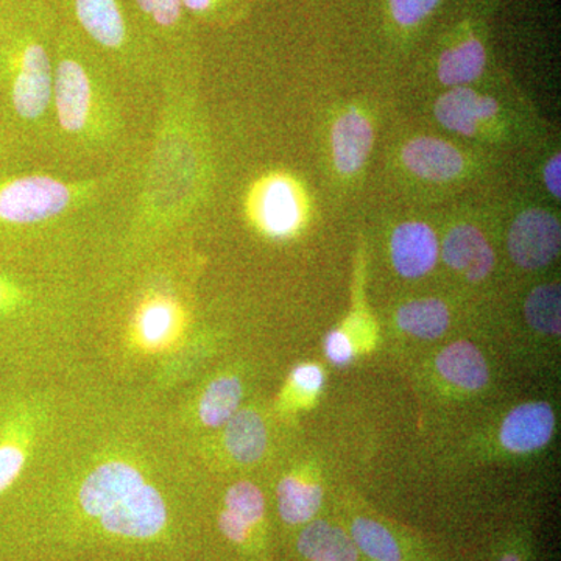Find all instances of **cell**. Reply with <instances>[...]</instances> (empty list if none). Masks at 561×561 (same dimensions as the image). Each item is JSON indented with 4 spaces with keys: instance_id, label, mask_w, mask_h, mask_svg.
Segmentation results:
<instances>
[{
    "instance_id": "obj_11",
    "label": "cell",
    "mask_w": 561,
    "mask_h": 561,
    "mask_svg": "<svg viewBox=\"0 0 561 561\" xmlns=\"http://www.w3.org/2000/svg\"><path fill=\"white\" fill-rule=\"evenodd\" d=\"M556 431V415L548 402H526L508 413L500 438L507 451L526 454L545 448Z\"/></svg>"
},
{
    "instance_id": "obj_12",
    "label": "cell",
    "mask_w": 561,
    "mask_h": 561,
    "mask_svg": "<svg viewBox=\"0 0 561 561\" xmlns=\"http://www.w3.org/2000/svg\"><path fill=\"white\" fill-rule=\"evenodd\" d=\"M390 247L394 268L404 278H421L437 264V236L423 221L401 224L391 236Z\"/></svg>"
},
{
    "instance_id": "obj_28",
    "label": "cell",
    "mask_w": 561,
    "mask_h": 561,
    "mask_svg": "<svg viewBox=\"0 0 561 561\" xmlns=\"http://www.w3.org/2000/svg\"><path fill=\"white\" fill-rule=\"evenodd\" d=\"M438 2L440 0H390V9L398 24L412 27L430 16Z\"/></svg>"
},
{
    "instance_id": "obj_27",
    "label": "cell",
    "mask_w": 561,
    "mask_h": 561,
    "mask_svg": "<svg viewBox=\"0 0 561 561\" xmlns=\"http://www.w3.org/2000/svg\"><path fill=\"white\" fill-rule=\"evenodd\" d=\"M227 508L225 512L230 513L236 519H239L247 527L254 526L260 523L264 516L265 502L261 490L250 482H239L232 485L227 493L225 500Z\"/></svg>"
},
{
    "instance_id": "obj_32",
    "label": "cell",
    "mask_w": 561,
    "mask_h": 561,
    "mask_svg": "<svg viewBox=\"0 0 561 561\" xmlns=\"http://www.w3.org/2000/svg\"><path fill=\"white\" fill-rule=\"evenodd\" d=\"M328 359L335 365H346L354 356L353 343L343 331H331L324 342Z\"/></svg>"
},
{
    "instance_id": "obj_23",
    "label": "cell",
    "mask_w": 561,
    "mask_h": 561,
    "mask_svg": "<svg viewBox=\"0 0 561 561\" xmlns=\"http://www.w3.org/2000/svg\"><path fill=\"white\" fill-rule=\"evenodd\" d=\"M323 491L319 485L306 483L297 478H286L278 486L280 518L289 524L311 522L320 511Z\"/></svg>"
},
{
    "instance_id": "obj_14",
    "label": "cell",
    "mask_w": 561,
    "mask_h": 561,
    "mask_svg": "<svg viewBox=\"0 0 561 561\" xmlns=\"http://www.w3.org/2000/svg\"><path fill=\"white\" fill-rule=\"evenodd\" d=\"M402 160L409 171L430 181L454 180L465 169L460 151L437 138H416L405 144Z\"/></svg>"
},
{
    "instance_id": "obj_34",
    "label": "cell",
    "mask_w": 561,
    "mask_h": 561,
    "mask_svg": "<svg viewBox=\"0 0 561 561\" xmlns=\"http://www.w3.org/2000/svg\"><path fill=\"white\" fill-rule=\"evenodd\" d=\"M219 524L221 531H224L228 540L242 542L249 537V527L239 522V519H236L234 516H231L228 512L221 513Z\"/></svg>"
},
{
    "instance_id": "obj_4",
    "label": "cell",
    "mask_w": 561,
    "mask_h": 561,
    "mask_svg": "<svg viewBox=\"0 0 561 561\" xmlns=\"http://www.w3.org/2000/svg\"><path fill=\"white\" fill-rule=\"evenodd\" d=\"M58 18L46 0H0V103L25 157L49 162Z\"/></svg>"
},
{
    "instance_id": "obj_25",
    "label": "cell",
    "mask_w": 561,
    "mask_h": 561,
    "mask_svg": "<svg viewBox=\"0 0 561 561\" xmlns=\"http://www.w3.org/2000/svg\"><path fill=\"white\" fill-rule=\"evenodd\" d=\"M351 538L357 549L375 561H401V549L393 535L382 524L368 518H356L351 526Z\"/></svg>"
},
{
    "instance_id": "obj_10",
    "label": "cell",
    "mask_w": 561,
    "mask_h": 561,
    "mask_svg": "<svg viewBox=\"0 0 561 561\" xmlns=\"http://www.w3.org/2000/svg\"><path fill=\"white\" fill-rule=\"evenodd\" d=\"M144 485L142 474L122 461L92 471L80 490V504L91 516H101Z\"/></svg>"
},
{
    "instance_id": "obj_36",
    "label": "cell",
    "mask_w": 561,
    "mask_h": 561,
    "mask_svg": "<svg viewBox=\"0 0 561 561\" xmlns=\"http://www.w3.org/2000/svg\"><path fill=\"white\" fill-rule=\"evenodd\" d=\"M500 561H522L519 560L518 556H515V553H508V556L502 557Z\"/></svg>"
},
{
    "instance_id": "obj_6",
    "label": "cell",
    "mask_w": 561,
    "mask_h": 561,
    "mask_svg": "<svg viewBox=\"0 0 561 561\" xmlns=\"http://www.w3.org/2000/svg\"><path fill=\"white\" fill-rule=\"evenodd\" d=\"M136 27L149 44L162 70L165 66L201 60L197 25L183 0H127Z\"/></svg>"
},
{
    "instance_id": "obj_22",
    "label": "cell",
    "mask_w": 561,
    "mask_h": 561,
    "mask_svg": "<svg viewBox=\"0 0 561 561\" xmlns=\"http://www.w3.org/2000/svg\"><path fill=\"white\" fill-rule=\"evenodd\" d=\"M486 55L481 41L470 39L443 51L438 62V79L446 87H463L481 77Z\"/></svg>"
},
{
    "instance_id": "obj_35",
    "label": "cell",
    "mask_w": 561,
    "mask_h": 561,
    "mask_svg": "<svg viewBox=\"0 0 561 561\" xmlns=\"http://www.w3.org/2000/svg\"><path fill=\"white\" fill-rule=\"evenodd\" d=\"M561 158L560 154H556L551 161L548 162L545 169V183L548 186L549 192L553 197H561Z\"/></svg>"
},
{
    "instance_id": "obj_2",
    "label": "cell",
    "mask_w": 561,
    "mask_h": 561,
    "mask_svg": "<svg viewBox=\"0 0 561 561\" xmlns=\"http://www.w3.org/2000/svg\"><path fill=\"white\" fill-rule=\"evenodd\" d=\"M213 176L201 60L165 66L153 124L133 181L119 243L125 256H146L179 241L205 209Z\"/></svg>"
},
{
    "instance_id": "obj_19",
    "label": "cell",
    "mask_w": 561,
    "mask_h": 561,
    "mask_svg": "<svg viewBox=\"0 0 561 561\" xmlns=\"http://www.w3.org/2000/svg\"><path fill=\"white\" fill-rule=\"evenodd\" d=\"M225 445L236 460L253 463L267 449V430L256 412H236L227 423Z\"/></svg>"
},
{
    "instance_id": "obj_18",
    "label": "cell",
    "mask_w": 561,
    "mask_h": 561,
    "mask_svg": "<svg viewBox=\"0 0 561 561\" xmlns=\"http://www.w3.org/2000/svg\"><path fill=\"white\" fill-rule=\"evenodd\" d=\"M298 551L311 561H357L353 538L324 522L309 524L301 531Z\"/></svg>"
},
{
    "instance_id": "obj_7",
    "label": "cell",
    "mask_w": 561,
    "mask_h": 561,
    "mask_svg": "<svg viewBox=\"0 0 561 561\" xmlns=\"http://www.w3.org/2000/svg\"><path fill=\"white\" fill-rule=\"evenodd\" d=\"M560 242L559 220L542 209L524 210L508 232L512 260L529 271H537L556 260Z\"/></svg>"
},
{
    "instance_id": "obj_1",
    "label": "cell",
    "mask_w": 561,
    "mask_h": 561,
    "mask_svg": "<svg viewBox=\"0 0 561 561\" xmlns=\"http://www.w3.org/2000/svg\"><path fill=\"white\" fill-rule=\"evenodd\" d=\"M140 157L105 171L33 158L0 168V260L68 267L95 247L119 249Z\"/></svg>"
},
{
    "instance_id": "obj_16",
    "label": "cell",
    "mask_w": 561,
    "mask_h": 561,
    "mask_svg": "<svg viewBox=\"0 0 561 561\" xmlns=\"http://www.w3.org/2000/svg\"><path fill=\"white\" fill-rule=\"evenodd\" d=\"M332 157L339 172L351 175L360 171L373 146V128L359 111L342 114L332 127Z\"/></svg>"
},
{
    "instance_id": "obj_5",
    "label": "cell",
    "mask_w": 561,
    "mask_h": 561,
    "mask_svg": "<svg viewBox=\"0 0 561 561\" xmlns=\"http://www.w3.org/2000/svg\"><path fill=\"white\" fill-rule=\"evenodd\" d=\"M60 24L77 33L140 94L158 99L162 65L142 38L127 0H46Z\"/></svg>"
},
{
    "instance_id": "obj_8",
    "label": "cell",
    "mask_w": 561,
    "mask_h": 561,
    "mask_svg": "<svg viewBox=\"0 0 561 561\" xmlns=\"http://www.w3.org/2000/svg\"><path fill=\"white\" fill-rule=\"evenodd\" d=\"M165 519L168 512L161 494L146 483L101 516L102 526L111 534L131 538L153 537L164 527Z\"/></svg>"
},
{
    "instance_id": "obj_15",
    "label": "cell",
    "mask_w": 561,
    "mask_h": 561,
    "mask_svg": "<svg viewBox=\"0 0 561 561\" xmlns=\"http://www.w3.org/2000/svg\"><path fill=\"white\" fill-rule=\"evenodd\" d=\"M497 113V102L470 88L457 87L443 94L435 105V116L443 127L463 136L478 131L481 122Z\"/></svg>"
},
{
    "instance_id": "obj_21",
    "label": "cell",
    "mask_w": 561,
    "mask_h": 561,
    "mask_svg": "<svg viewBox=\"0 0 561 561\" xmlns=\"http://www.w3.org/2000/svg\"><path fill=\"white\" fill-rule=\"evenodd\" d=\"M397 321L401 330L408 334L432 341L442 337L448 331L451 317L445 302L437 298H424L402 306L398 311Z\"/></svg>"
},
{
    "instance_id": "obj_9",
    "label": "cell",
    "mask_w": 561,
    "mask_h": 561,
    "mask_svg": "<svg viewBox=\"0 0 561 561\" xmlns=\"http://www.w3.org/2000/svg\"><path fill=\"white\" fill-rule=\"evenodd\" d=\"M256 219L273 238H286L301 221V202L294 184L283 176L262 181L254 194Z\"/></svg>"
},
{
    "instance_id": "obj_24",
    "label": "cell",
    "mask_w": 561,
    "mask_h": 561,
    "mask_svg": "<svg viewBox=\"0 0 561 561\" xmlns=\"http://www.w3.org/2000/svg\"><path fill=\"white\" fill-rule=\"evenodd\" d=\"M242 398L239 379L220 378L208 387L201 402V419L206 426L219 427L227 424L238 412Z\"/></svg>"
},
{
    "instance_id": "obj_31",
    "label": "cell",
    "mask_w": 561,
    "mask_h": 561,
    "mask_svg": "<svg viewBox=\"0 0 561 561\" xmlns=\"http://www.w3.org/2000/svg\"><path fill=\"white\" fill-rule=\"evenodd\" d=\"M20 158L28 157H25L20 144H18L16 136H14L10 122L7 119L5 110L0 103V168L11 161L20 160Z\"/></svg>"
},
{
    "instance_id": "obj_3",
    "label": "cell",
    "mask_w": 561,
    "mask_h": 561,
    "mask_svg": "<svg viewBox=\"0 0 561 561\" xmlns=\"http://www.w3.org/2000/svg\"><path fill=\"white\" fill-rule=\"evenodd\" d=\"M157 102L122 79L77 33L58 25L50 164L105 171L138 160Z\"/></svg>"
},
{
    "instance_id": "obj_26",
    "label": "cell",
    "mask_w": 561,
    "mask_h": 561,
    "mask_svg": "<svg viewBox=\"0 0 561 561\" xmlns=\"http://www.w3.org/2000/svg\"><path fill=\"white\" fill-rule=\"evenodd\" d=\"M524 312L534 330L549 335H560V287L557 284H545L531 290L524 306Z\"/></svg>"
},
{
    "instance_id": "obj_20",
    "label": "cell",
    "mask_w": 561,
    "mask_h": 561,
    "mask_svg": "<svg viewBox=\"0 0 561 561\" xmlns=\"http://www.w3.org/2000/svg\"><path fill=\"white\" fill-rule=\"evenodd\" d=\"M181 306L168 291H149L146 301L138 309V330L150 345L164 342L175 330L180 320Z\"/></svg>"
},
{
    "instance_id": "obj_17",
    "label": "cell",
    "mask_w": 561,
    "mask_h": 561,
    "mask_svg": "<svg viewBox=\"0 0 561 561\" xmlns=\"http://www.w3.org/2000/svg\"><path fill=\"white\" fill-rule=\"evenodd\" d=\"M435 367L445 381L461 390L478 391L489 382L490 371L485 357L470 342H454L437 356Z\"/></svg>"
},
{
    "instance_id": "obj_29",
    "label": "cell",
    "mask_w": 561,
    "mask_h": 561,
    "mask_svg": "<svg viewBox=\"0 0 561 561\" xmlns=\"http://www.w3.org/2000/svg\"><path fill=\"white\" fill-rule=\"evenodd\" d=\"M25 463V454L11 443L0 445V494L16 481Z\"/></svg>"
},
{
    "instance_id": "obj_33",
    "label": "cell",
    "mask_w": 561,
    "mask_h": 561,
    "mask_svg": "<svg viewBox=\"0 0 561 561\" xmlns=\"http://www.w3.org/2000/svg\"><path fill=\"white\" fill-rule=\"evenodd\" d=\"M323 382L324 375L319 365L305 364L294 370V383L305 393H317Z\"/></svg>"
},
{
    "instance_id": "obj_30",
    "label": "cell",
    "mask_w": 561,
    "mask_h": 561,
    "mask_svg": "<svg viewBox=\"0 0 561 561\" xmlns=\"http://www.w3.org/2000/svg\"><path fill=\"white\" fill-rule=\"evenodd\" d=\"M183 3L191 20L198 25L219 21L227 13L230 0H183Z\"/></svg>"
},
{
    "instance_id": "obj_13",
    "label": "cell",
    "mask_w": 561,
    "mask_h": 561,
    "mask_svg": "<svg viewBox=\"0 0 561 561\" xmlns=\"http://www.w3.org/2000/svg\"><path fill=\"white\" fill-rule=\"evenodd\" d=\"M443 260L454 272L478 283L493 271L496 257L481 230L472 225H457L443 242Z\"/></svg>"
}]
</instances>
